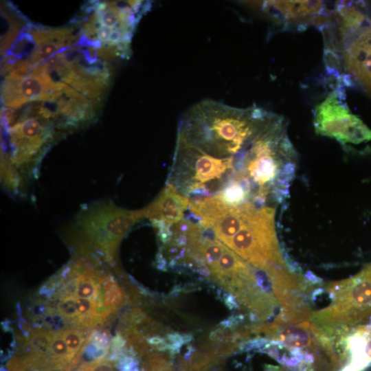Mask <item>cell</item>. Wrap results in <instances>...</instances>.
<instances>
[{"mask_svg": "<svg viewBox=\"0 0 371 371\" xmlns=\"http://www.w3.org/2000/svg\"><path fill=\"white\" fill-rule=\"evenodd\" d=\"M324 63L338 84H356L371 96V17L357 3L338 1L319 27Z\"/></svg>", "mask_w": 371, "mask_h": 371, "instance_id": "cell-1", "label": "cell"}, {"mask_svg": "<svg viewBox=\"0 0 371 371\" xmlns=\"http://www.w3.org/2000/svg\"><path fill=\"white\" fill-rule=\"evenodd\" d=\"M186 252L198 269L207 268L211 278L250 313L259 312L269 303L271 295L258 286L256 269L210 232L201 227L192 231L188 236Z\"/></svg>", "mask_w": 371, "mask_h": 371, "instance_id": "cell-2", "label": "cell"}, {"mask_svg": "<svg viewBox=\"0 0 371 371\" xmlns=\"http://www.w3.org/2000/svg\"><path fill=\"white\" fill-rule=\"evenodd\" d=\"M243 216L234 235L225 245L271 280L288 274L274 229V210L258 208L252 202L242 204Z\"/></svg>", "mask_w": 371, "mask_h": 371, "instance_id": "cell-3", "label": "cell"}, {"mask_svg": "<svg viewBox=\"0 0 371 371\" xmlns=\"http://www.w3.org/2000/svg\"><path fill=\"white\" fill-rule=\"evenodd\" d=\"M144 217V209L128 210L102 201L86 206L74 225L89 246L112 265L122 238Z\"/></svg>", "mask_w": 371, "mask_h": 371, "instance_id": "cell-4", "label": "cell"}, {"mask_svg": "<svg viewBox=\"0 0 371 371\" xmlns=\"http://www.w3.org/2000/svg\"><path fill=\"white\" fill-rule=\"evenodd\" d=\"M331 304L311 318L314 325L328 332L353 327L371 319V264L355 276L328 284Z\"/></svg>", "mask_w": 371, "mask_h": 371, "instance_id": "cell-5", "label": "cell"}, {"mask_svg": "<svg viewBox=\"0 0 371 371\" xmlns=\"http://www.w3.org/2000/svg\"><path fill=\"white\" fill-rule=\"evenodd\" d=\"M330 91L315 107L313 125L320 135L333 138L342 145L371 140V129L353 114L344 101L342 85Z\"/></svg>", "mask_w": 371, "mask_h": 371, "instance_id": "cell-6", "label": "cell"}, {"mask_svg": "<svg viewBox=\"0 0 371 371\" xmlns=\"http://www.w3.org/2000/svg\"><path fill=\"white\" fill-rule=\"evenodd\" d=\"M264 10L284 25H319L327 12L321 1H270L263 3Z\"/></svg>", "mask_w": 371, "mask_h": 371, "instance_id": "cell-7", "label": "cell"}, {"mask_svg": "<svg viewBox=\"0 0 371 371\" xmlns=\"http://www.w3.org/2000/svg\"><path fill=\"white\" fill-rule=\"evenodd\" d=\"M189 206L188 198L167 183L156 199L144 210L145 217L151 221H161L171 225L183 220Z\"/></svg>", "mask_w": 371, "mask_h": 371, "instance_id": "cell-8", "label": "cell"}, {"mask_svg": "<svg viewBox=\"0 0 371 371\" xmlns=\"http://www.w3.org/2000/svg\"><path fill=\"white\" fill-rule=\"evenodd\" d=\"M350 365L361 371L371 365V319L350 328L345 337Z\"/></svg>", "mask_w": 371, "mask_h": 371, "instance_id": "cell-9", "label": "cell"}, {"mask_svg": "<svg viewBox=\"0 0 371 371\" xmlns=\"http://www.w3.org/2000/svg\"><path fill=\"white\" fill-rule=\"evenodd\" d=\"M249 194L250 193L235 179L215 196L227 205H239L247 202V199Z\"/></svg>", "mask_w": 371, "mask_h": 371, "instance_id": "cell-10", "label": "cell"}, {"mask_svg": "<svg viewBox=\"0 0 371 371\" xmlns=\"http://www.w3.org/2000/svg\"><path fill=\"white\" fill-rule=\"evenodd\" d=\"M58 43L54 42H45L38 45L37 49L32 54L30 60H27L30 64H38L54 54L59 47H61Z\"/></svg>", "mask_w": 371, "mask_h": 371, "instance_id": "cell-11", "label": "cell"}, {"mask_svg": "<svg viewBox=\"0 0 371 371\" xmlns=\"http://www.w3.org/2000/svg\"><path fill=\"white\" fill-rule=\"evenodd\" d=\"M245 319V315L243 314H240L235 316H231L223 321H222L220 323V326H221L223 328H229V329H234L239 324L243 322Z\"/></svg>", "mask_w": 371, "mask_h": 371, "instance_id": "cell-12", "label": "cell"}, {"mask_svg": "<svg viewBox=\"0 0 371 371\" xmlns=\"http://www.w3.org/2000/svg\"><path fill=\"white\" fill-rule=\"evenodd\" d=\"M97 30H96L97 36L98 39L100 40V43L102 42L104 43H108L109 39L113 31L115 30H120V29L111 28L107 26L101 25Z\"/></svg>", "mask_w": 371, "mask_h": 371, "instance_id": "cell-13", "label": "cell"}, {"mask_svg": "<svg viewBox=\"0 0 371 371\" xmlns=\"http://www.w3.org/2000/svg\"><path fill=\"white\" fill-rule=\"evenodd\" d=\"M220 292L221 293L218 294L219 296L223 295L222 300L229 309L232 310L239 307L236 298L232 294L225 291Z\"/></svg>", "mask_w": 371, "mask_h": 371, "instance_id": "cell-14", "label": "cell"}, {"mask_svg": "<svg viewBox=\"0 0 371 371\" xmlns=\"http://www.w3.org/2000/svg\"><path fill=\"white\" fill-rule=\"evenodd\" d=\"M265 371H284L279 367L267 365L265 367Z\"/></svg>", "mask_w": 371, "mask_h": 371, "instance_id": "cell-15", "label": "cell"}, {"mask_svg": "<svg viewBox=\"0 0 371 371\" xmlns=\"http://www.w3.org/2000/svg\"><path fill=\"white\" fill-rule=\"evenodd\" d=\"M341 371H358V370L356 368H355L352 365L348 364L346 367H344L343 369H341Z\"/></svg>", "mask_w": 371, "mask_h": 371, "instance_id": "cell-16", "label": "cell"}]
</instances>
